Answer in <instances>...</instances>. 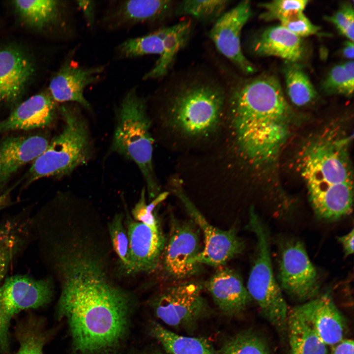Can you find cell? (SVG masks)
<instances>
[{"mask_svg":"<svg viewBox=\"0 0 354 354\" xmlns=\"http://www.w3.org/2000/svg\"><path fill=\"white\" fill-rule=\"evenodd\" d=\"M75 4L81 12L87 27L93 29L96 24L95 2L93 0H77Z\"/></svg>","mask_w":354,"mask_h":354,"instance_id":"obj_38","label":"cell"},{"mask_svg":"<svg viewBox=\"0 0 354 354\" xmlns=\"http://www.w3.org/2000/svg\"><path fill=\"white\" fill-rule=\"evenodd\" d=\"M168 112L177 128L191 136L212 133L220 121L226 98L224 87L216 79L191 76L176 85Z\"/></svg>","mask_w":354,"mask_h":354,"instance_id":"obj_5","label":"cell"},{"mask_svg":"<svg viewBox=\"0 0 354 354\" xmlns=\"http://www.w3.org/2000/svg\"><path fill=\"white\" fill-rule=\"evenodd\" d=\"M67 103L60 108L62 130L33 161L29 171L30 183L42 177L70 174L92 156L93 145L87 118L80 105Z\"/></svg>","mask_w":354,"mask_h":354,"instance_id":"obj_6","label":"cell"},{"mask_svg":"<svg viewBox=\"0 0 354 354\" xmlns=\"http://www.w3.org/2000/svg\"><path fill=\"white\" fill-rule=\"evenodd\" d=\"M354 62L349 60L334 66L324 80L323 88L329 93L351 97L354 92Z\"/></svg>","mask_w":354,"mask_h":354,"instance_id":"obj_31","label":"cell"},{"mask_svg":"<svg viewBox=\"0 0 354 354\" xmlns=\"http://www.w3.org/2000/svg\"><path fill=\"white\" fill-rule=\"evenodd\" d=\"M13 5L28 24L42 27L60 21L61 3L53 0H14Z\"/></svg>","mask_w":354,"mask_h":354,"instance_id":"obj_26","label":"cell"},{"mask_svg":"<svg viewBox=\"0 0 354 354\" xmlns=\"http://www.w3.org/2000/svg\"><path fill=\"white\" fill-rule=\"evenodd\" d=\"M327 19L334 24L338 30L349 41L354 42V12L351 3L343 4Z\"/></svg>","mask_w":354,"mask_h":354,"instance_id":"obj_37","label":"cell"},{"mask_svg":"<svg viewBox=\"0 0 354 354\" xmlns=\"http://www.w3.org/2000/svg\"><path fill=\"white\" fill-rule=\"evenodd\" d=\"M150 331L170 354H216L206 339L179 335L154 322L150 325Z\"/></svg>","mask_w":354,"mask_h":354,"instance_id":"obj_24","label":"cell"},{"mask_svg":"<svg viewBox=\"0 0 354 354\" xmlns=\"http://www.w3.org/2000/svg\"><path fill=\"white\" fill-rule=\"evenodd\" d=\"M122 218L121 214H116L109 224L108 229L113 248L126 270L128 265L129 240Z\"/></svg>","mask_w":354,"mask_h":354,"instance_id":"obj_34","label":"cell"},{"mask_svg":"<svg viewBox=\"0 0 354 354\" xmlns=\"http://www.w3.org/2000/svg\"><path fill=\"white\" fill-rule=\"evenodd\" d=\"M172 188L203 234L204 246L198 258L200 264L216 267L224 266L243 252L245 244L236 228L223 230L210 224L187 196L178 180H172Z\"/></svg>","mask_w":354,"mask_h":354,"instance_id":"obj_11","label":"cell"},{"mask_svg":"<svg viewBox=\"0 0 354 354\" xmlns=\"http://www.w3.org/2000/svg\"><path fill=\"white\" fill-rule=\"evenodd\" d=\"M203 289L202 283L192 279L170 284L154 299L156 316L173 327L192 324L204 315L206 309Z\"/></svg>","mask_w":354,"mask_h":354,"instance_id":"obj_12","label":"cell"},{"mask_svg":"<svg viewBox=\"0 0 354 354\" xmlns=\"http://www.w3.org/2000/svg\"><path fill=\"white\" fill-rule=\"evenodd\" d=\"M253 53L259 56H274L296 63L302 57L301 38L280 25L269 27L256 36L250 43Z\"/></svg>","mask_w":354,"mask_h":354,"instance_id":"obj_21","label":"cell"},{"mask_svg":"<svg viewBox=\"0 0 354 354\" xmlns=\"http://www.w3.org/2000/svg\"><path fill=\"white\" fill-rule=\"evenodd\" d=\"M229 104L237 148L250 163L271 160L290 132L294 112L275 75L242 79L231 88Z\"/></svg>","mask_w":354,"mask_h":354,"instance_id":"obj_2","label":"cell"},{"mask_svg":"<svg viewBox=\"0 0 354 354\" xmlns=\"http://www.w3.org/2000/svg\"><path fill=\"white\" fill-rule=\"evenodd\" d=\"M172 0H129L113 1L103 19V26L115 31L162 20L175 7Z\"/></svg>","mask_w":354,"mask_h":354,"instance_id":"obj_15","label":"cell"},{"mask_svg":"<svg viewBox=\"0 0 354 354\" xmlns=\"http://www.w3.org/2000/svg\"><path fill=\"white\" fill-rule=\"evenodd\" d=\"M277 277L282 291L296 300L307 301L319 295V274L298 239L285 238L279 243Z\"/></svg>","mask_w":354,"mask_h":354,"instance_id":"obj_9","label":"cell"},{"mask_svg":"<svg viewBox=\"0 0 354 354\" xmlns=\"http://www.w3.org/2000/svg\"><path fill=\"white\" fill-rule=\"evenodd\" d=\"M284 76L288 95L293 104L302 107L315 100L317 93L299 65L295 63L288 64L284 69Z\"/></svg>","mask_w":354,"mask_h":354,"instance_id":"obj_29","label":"cell"},{"mask_svg":"<svg viewBox=\"0 0 354 354\" xmlns=\"http://www.w3.org/2000/svg\"><path fill=\"white\" fill-rule=\"evenodd\" d=\"M308 2L306 0H275L260 3L259 5L265 10L260 18L266 21H280L293 13L303 11Z\"/></svg>","mask_w":354,"mask_h":354,"instance_id":"obj_33","label":"cell"},{"mask_svg":"<svg viewBox=\"0 0 354 354\" xmlns=\"http://www.w3.org/2000/svg\"><path fill=\"white\" fill-rule=\"evenodd\" d=\"M33 71L31 62L22 52L10 48L0 50V102L16 101Z\"/></svg>","mask_w":354,"mask_h":354,"instance_id":"obj_22","label":"cell"},{"mask_svg":"<svg viewBox=\"0 0 354 354\" xmlns=\"http://www.w3.org/2000/svg\"><path fill=\"white\" fill-rule=\"evenodd\" d=\"M354 229L348 234L338 236L337 240L342 244L345 256H348L354 253Z\"/></svg>","mask_w":354,"mask_h":354,"instance_id":"obj_40","label":"cell"},{"mask_svg":"<svg viewBox=\"0 0 354 354\" xmlns=\"http://www.w3.org/2000/svg\"><path fill=\"white\" fill-rule=\"evenodd\" d=\"M55 113V101L50 94L33 95L19 104L6 118L0 122V134L47 126L53 121Z\"/></svg>","mask_w":354,"mask_h":354,"instance_id":"obj_20","label":"cell"},{"mask_svg":"<svg viewBox=\"0 0 354 354\" xmlns=\"http://www.w3.org/2000/svg\"><path fill=\"white\" fill-rule=\"evenodd\" d=\"M169 27L171 42L169 50L164 57L158 59L153 67L144 75V80L159 79L167 74L177 54L188 42L192 32V24L191 20L186 19Z\"/></svg>","mask_w":354,"mask_h":354,"instance_id":"obj_27","label":"cell"},{"mask_svg":"<svg viewBox=\"0 0 354 354\" xmlns=\"http://www.w3.org/2000/svg\"><path fill=\"white\" fill-rule=\"evenodd\" d=\"M205 286L219 309L227 315L244 311L252 300L239 274L225 266L217 267Z\"/></svg>","mask_w":354,"mask_h":354,"instance_id":"obj_18","label":"cell"},{"mask_svg":"<svg viewBox=\"0 0 354 354\" xmlns=\"http://www.w3.org/2000/svg\"><path fill=\"white\" fill-rule=\"evenodd\" d=\"M104 71L103 66L85 67L70 60L52 79L50 94L55 102L74 103L90 111L91 106L85 96V90L97 82Z\"/></svg>","mask_w":354,"mask_h":354,"instance_id":"obj_17","label":"cell"},{"mask_svg":"<svg viewBox=\"0 0 354 354\" xmlns=\"http://www.w3.org/2000/svg\"><path fill=\"white\" fill-rule=\"evenodd\" d=\"M57 248L58 315L67 321L75 350L81 354L110 352L126 334L130 298L111 282L90 249L74 243Z\"/></svg>","mask_w":354,"mask_h":354,"instance_id":"obj_1","label":"cell"},{"mask_svg":"<svg viewBox=\"0 0 354 354\" xmlns=\"http://www.w3.org/2000/svg\"><path fill=\"white\" fill-rule=\"evenodd\" d=\"M24 225L16 220L0 225V285L12 260L24 244Z\"/></svg>","mask_w":354,"mask_h":354,"instance_id":"obj_28","label":"cell"},{"mask_svg":"<svg viewBox=\"0 0 354 354\" xmlns=\"http://www.w3.org/2000/svg\"><path fill=\"white\" fill-rule=\"evenodd\" d=\"M200 232L190 218L181 220L170 215L169 232L158 266L165 279L174 283L201 274L203 265L198 260L203 249Z\"/></svg>","mask_w":354,"mask_h":354,"instance_id":"obj_8","label":"cell"},{"mask_svg":"<svg viewBox=\"0 0 354 354\" xmlns=\"http://www.w3.org/2000/svg\"><path fill=\"white\" fill-rule=\"evenodd\" d=\"M246 228L256 237V248L247 290L264 318L280 331L286 330V302L273 270L269 233L253 207L249 211Z\"/></svg>","mask_w":354,"mask_h":354,"instance_id":"obj_7","label":"cell"},{"mask_svg":"<svg viewBox=\"0 0 354 354\" xmlns=\"http://www.w3.org/2000/svg\"><path fill=\"white\" fill-rule=\"evenodd\" d=\"M128 273H151L159 266L166 237L160 225L150 227L128 216Z\"/></svg>","mask_w":354,"mask_h":354,"instance_id":"obj_14","label":"cell"},{"mask_svg":"<svg viewBox=\"0 0 354 354\" xmlns=\"http://www.w3.org/2000/svg\"><path fill=\"white\" fill-rule=\"evenodd\" d=\"M349 138L329 132L311 140L299 159L301 177L316 216L333 222L353 210V174L348 151Z\"/></svg>","mask_w":354,"mask_h":354,"instance_id":"obj_3","label":"cell"},{"mask_svg":"<svg viewBox=\"0 0 354 354\" xmlns=\"http://www.w3.org/2000/svg\"><path fill=\"white\" fill-rule=\"evenodd\" d=\"M297 11L281 19V25L299 37L317 33L320 28L314 25L304 15Z\"/></svg>","mask_w":354,"mask_h":354,"instance_id":"obj_36","label":"cell"},{"mask_svg":"<svg viewBox=\"0 0 354 354\" xmlns=\"http://www.w3.org/2000/svg\"><path fill=\"white\" fill-rule=\"evenodd\" d=\"M146 188L144 187L141 192L140 197L132 210L135 220L150 227H155L159 224L157 218L154 214V210L168 196V192L160 193L148 204L146 199Z\"/></svg>","mask_w":354,"mask_h":354,"instance_id":"obj_35","label":"cell"},{"mask_svg":"<svg viewBox=\"0 0 354 354\" xmlns=\"http://www.w3.org/2000/svg\"><path fill=\"white\" fill-rule=\"evenodd\" d=\"M232 1L227 0H183L175 5L177 16H188L205 23L215 22L225 12Z\"/></svg>","mask_w":354,"mask_h":354,"instance_id":"obj_30","label":"cell"},{"mask_svg":"<svg viewBox=\"0 0 354 354\" xmlns=\"http://www.w3.org/2000/svg\"><path fill=\"white\" fill-rule=\"evenodd\" d=\"M331 354H354V341L350 339H343L331 346Z\"/></svg>","mask_w":354,"mask_h":354,"instance_id":"obj_39","label":"cell"},{"mask_svg":"<svg viewBox=\"0 0 354 354\" xmlns=\"http://www.w3.org/2000/svg\"><path fill=\"white\" fill-rule=\"evenodd\" d=\"M13 187L7 190L0 195V210L5 207L10 202V195Z\"/></svg>","mask_w":354,"mask_h":354,"instance_id":"obj_42","label":"cell"},{"mask_svg":"<svg viewBox=\"0 0 354 354\" xmlns=\"http://www.w3.org/2000/svg\"><path fill=\"white\" fill-rule=\"evenodd\" d=\"M294 308L327 346H332L344 339L346 320L329 292L319 295Z\"/></svg>","mask_w":354,"mask_h":354,"instance_id":"obj_16","label":"cell"},{"mask_svg":"<svg viewBox=\"0 0 354 354\" xmlns=\"http://www.w3.org/2000/svg\"><path fill=\"white\" fill-rule=\"evenodd\" d=\"M49 141L41 135L11 136L0 142V188L22 166L35 160Z\"/></svg>","mask_w":354,"mask_h":354,"instance_id":"obj_19","label":"cell"},{"mask_svg":"<svg viewBox=\"0 0 354 354\" xmlns=\"http://www.w3.org/2000/svg\"><path fill=\"white\" fill-rule=\"evenodd\" d=\"M53 287L50 279H34L14 275L0 285V353L9 350V328L12 319L22 311L42 306L51 300Z\"/></svg>","mask_w":354,"mask_h":354,"instance_id":"obj_10","label":"cell"},{"mask_svg":"<svg viewBox=\"0 0 354 354\" xmlns=\"http://www.w3.org/2000/svg\"><path fill=\"white\" fill-rule=\"evenodd\" d=\"M219 354H269V350L263 338L254 332L245 331L226 342Z\"/></svg>","mask_w":354,"mask_h":354,"instance_id":"obj_32","label":"cell"},{"mask_svg":"<svg viewBox=\"0 0 354 354\" xmlns=\"http://www.w3.org/2000/svg\"><path fill=\"white\" fill-rule=\"evenodd\" d=\"M168 27L161 28L148 34L126 39L116 50L119 59H130L146 55L163 56L167 48Z\"/></svg>","mask_w":354,"mask_h":354,"instance_id":"obj_25","label":"cell"},{"mask_svg":"<svg viewBox=\"0 0 354 354\" xmlns=\"http://www.w3.org/2000/svg\"><path fill=\"white\" fill-rule=\"evenodd\" d=\"M116 114L111 149L137 166L152 200L161 192L153 165V140L147 100L133 87L123 96Z\"/></svg>","mask_w":354,"mask_h":354,"instance_id":"obj_4","label":"cell"},{"mask_svg":"<svg viewBox=\"0 0 354 354\" xmlns=\"http://www.w3.org/2000/svg\"><path fill=\"white\" fill-rule=\"evenodd\" d=\"M354 42L348 41L345 44L342 50L343 56L348 59L353 60L354 58Z\"/></svg>","mask_w":354,"mask_h":354,"instance_id":"obj_41","label":"cell"},{"mask_svg":"<svg viewBox=\"0 0 354 354\" xmlns=\"http://www.w3.org/2000/svg\"><path fill=\"white\" fill-rule=\"evenodd\" d=\"M286 330L290 354H328L327 346L295 308L288 314Z\"/></svg>","mask_w":354,"mask_h":354,"instance_id":"obj_23","label":"cell"},{"mask_svg":"<svg viewBox=\"0 0 354 354\" xmlns=\"http://www.w3.org/2000/svg\"><path fill=\"white\" fill-rule=\"evenodd\" d=\"M251 15L250 1H241L222 14L209 33L218 51L245 74L253 73L256 69L244 55L240 43L242 29Z\"/></svg>","mask_w":354,"mask_h":354,"instance_id":"obj_13","label":"cell"}]
</instances>
